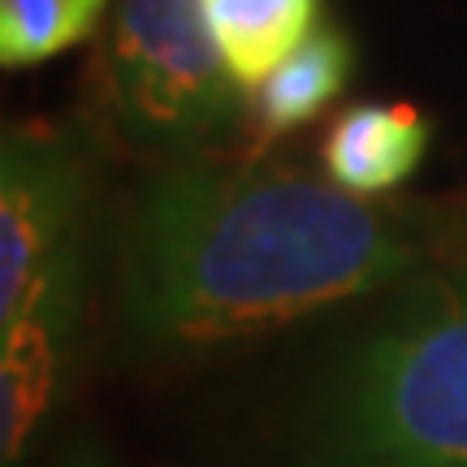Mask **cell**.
<instances>
[{
  "mask_svg": "<svg viewBox=\"0 0 467 467\" xmlns=\"http://www.w3.org/2000/svg\"><path fill=\"white\" fill-rule=\"evenodd\" d=\"M420 265L416 225L337 182L182 161L134 195L117 285L143 337L213 347L389 290Z\"/></svg>",
  "mask_w": 467,
  "mask_h": 467,
  "instance_id": "1",
  "label": "cell"
},
{
  "mask_svg": "<svg viewBox=\"0 0 467 467\" xmlns=\"http://www.w3.org/2000/svg\"><path fill=\"white\" fill-rule=\"evenodd\" d=\"M320 467H467V277L420 282L350 355Z\"/></svg>",
  "mask_w": 467,
  "mask_h": 467,
  "instance_id": "2",
  "label": "cell"
},
{
  "mask_svg": "<svg viewBox=\"0 0 467 467\" xmlns=\"http://www.w3.org/2000/svg\"><path fill=\"white\" fill-rule=\"evenodd\" d=\"M104 69L117 126L169 161L225 143L247 113L203 0H113Z\"/></svg>",
  "mask_w": 467,
  "mask_h": 467,
  "instance_id": "3",
  "label": "cell"
},
{
  "mask_svg": "<svg viewBox=\"0 0 467 467\" xmlns=\"http://www.w3.org/2000/svg\"><path fill=\"white\" fill-rule=\"evenodd\" d=\"M87 247V165L74 139L9 126L0 143V329Z\"/></svg>",
  "mask_w": 467,
  "mask_h": 467,
  "instance_id": "4",
  "label": "cell"
},
{
  "mask_svg": "<svg viewBox=\"0 0 467 467\" xmlns=\"http://www.w3.org/2000/svg\"><path fill=\"white\" fill-rule=\"evenodd\" d=\"M87 295V247L0 329V459L14 467L61 389Z\"/></svg>",
  "mask_w": 467,
  "mask_h": 467,
  "instance_id": "5",
  "label": "cell"
},
{
  "mask_svg": "<svg viewBox=\"0 0 467 467\" xmlns=\"http://www.w3.org/2000/svg\"><path fill=\"white\" fill-rule=\"evenodd\" d=\"M433 126L429 117L402 100L355 104L334 121L325 139V173L350 195H389L420 169Z\"/></svg>",
  "mask_w": 467,
  "mask_h": 467,
  "instance_id": "6",
  "label": "cell"
},
{
  "mask_svg": "<svg viewBox=\"0 0 467 467\" xmlns=\"http://www.w3.org/2000/svg\"><path fill=\"white\" fill-rule=\"evenodd\" d=\"M355 69V48L337 26H317L299 48L285 57L282 66L268 74L255 91V126L265 134L299 130L312 117H320L342 96Z\"/></svg>",
  "mask_w": 467,
  "mask_h": 467,
  "instance_id": "7",
  "label": "cell"
},
{
  "mask_svg": "<svg viewBox=\"0 0 467 467\" xmlns=\"http://www.w3.org/2000/svg\"><path fill=\"white\" fill-rule=\"evenodd\" d=\"M203 9L243 87H260L320 26V0H203Z\"/></svg>",
  "mask_w": 467,
  "mask_h": 467,
  "instance_id": "8",
  "label": "cell"
},
{
  "mask_svg": "<svg viewBox=\"0 0 467 467\" xmlns=\"http://www.w3.org/2000/svg\"><path fill=\"white\" fill-rule=\"evenodd\" d=\"M109 0H0V61L31 69L83 44L100 26Z\"/></svg>",
  "mask_w": 467,
  "mask_h": 467,
  "instance_id": "9",
  "label": "cell"
},
{
  "mask_svg": "<svg viewBox=\"0 0 467 467\" xmlns=\"http://www.w3.org/2000/svg\"><path fill=\"white\" fill-rule=\"evenodd\" d=\"M66 467H109V463H104V459H100V454H96V451H78V454H74V459H69Z\"/></svg>",
  "mask_w": 467,
  "mask_h": 467,
  "instance_id": "10",
  "label": "cell"
}]
</instances>
